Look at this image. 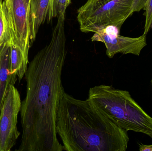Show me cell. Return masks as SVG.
Instances as JSON below:
<instances>
[{"mask_svg":"<svg viewBox=\"0 0 152 151\" xmlns=\"http://www.w3.org/2000/svg\"><path fill=\"white\" fill-rule=\"evenodd\" d=\"M8 41L16 43L28 54L31 46L29 9L24 0H2Z\"/></svg>","mask_w":152,"mask_h":151,"instance_id":"5b68a950","label":"cell"},{"mask_svg":"<svg viewBox=\"0 0 152 151\" xmlns=\"http://www.w3.org/2000/svg\"><path fill=\"white\" fill-rule=\"evenodd\" d=\"M139 145L140 151H152V145L140 144Z\"/></svg>","mask_w":152,"mask_h":151,"instance_id":"9a60e30c","label":"cell"},{"mask_svg":"<svg viewBox=\"0 0 152 151\" xmlns=\"http://www.w3.org/2000/svg\"><path fill=\"white\" fill-rule=\"evenodd\" d=\"M50 0H31L29 10L30 42L31 45L35 40L42 24L47 20Z\"/></svg>","mask_w":152,"mask_h":151,"instance_id":"9c48e42d","label":"cell"},{"mask_svg":"<svg viewBox=\"0 0 152 151\" xmlns=\"http://www.w3.org/2000/svg\"><path fill=\"white\" fill-rule=\"evenodd\" d=\"M0 1H2V0H0Z\"/></svg>","mask_w":152,"mask_h":151,"instance_id":"e0dca14e","label":"cell"},{"mask_svg":"<svg viewBox=\"0 0 152 151\" xmlns=\"http://www.w3.org/2000/svg\"><path fill=\"white\" fill-rule=\"evenodd\" d=\"M65 17L60 16L50 41L34 56L25 74L26 97L20 111L22 134L18 151H62L56 131L57 108L64 89L67 55Z\"/></svg>","mask_w":152,"mask_h":151,"instance_id":"6da1fadb","label":"cell"},{"mask_svg":"<svg viewBox=\"0 0 152 151\" xmlns=\"http://www.w3.org/2000/svg\"><path fill=\"white\" fill-rule=\"evenodd\" d=\"M21 102L18 89L9 86L0 113V151H10L20 135L17 127Z\"/></svg>","mask_w":152,"mask_h":151,"instance_id":"8992f818","label":"cell"},{"mask_svg":"<svg viewBox=\"0 0 152 151\" xmlns=\"http://www.w3.org/2000/svg\"><path fill=\"white\" fill-rule=\"evenodd\" d=\"M144 9L145 10V25L144 35H146L152 29V0H146Z\"/></svg>","mask_w":152,"mask_h":151,"instance_id":"4fadbf2b","label":"cell"},{"mask_svg":"<svg viewBox=\"0 0 152 151\" xmlns=\"http://www.w3.org/2000/svg\"><path fill=\"white\" fill-rule=\"evenodd\" d=\"M88 99L100 112L122 129L152 138V118L129 91L102 84L90 88Z\"/></svg>","mask_w":152,"mask_h":151,"instance_id":"3957f363","label":"cell"},{"mask_svg":"<svg viewBox=\"0 0 152 151\" xmlns=\"http://www.w3.org/2000/svg\"><path fill=\"white\" fill-rule=\"evenodd\" d=\"M28 54L25 52L16 43L10 44V71L20 81L26 72L28 67Z\"/></svg>","mask_w":152,"mask_h":151,"instance_id":"30bf717a","label":"cell"},{"mask_svg":"<svg viewBox=\"0 0 152 151\" xmlns=\"http://www.w3.org/2000/svg\"><path fill=\"white\" fill-rule=\"evenodd\" d=\"M24 1H25L26 3V5H27L28 7V9H29V7H30V3L31 0H24Z\"/></svg>","mask_w":152,"mask_h":151,"instance_id":"2e32d148","label":"cell"},{"mask_svg":"<svg viewBox=\"0 0 152 151\" xmlns=\"http://www.w3.org/2000/svg\"><path fill=\"white\" fill-rule=\"evenodd\" d=\"M91 40L103 43L106 47V55L110 58H112L118 53L139 56L147 45L145 35L132 38L110 34L106 30L94 33Z\"/></svg>","mask_w":152,"mask_h":151,"instance_id":"52a82bcc","label":"cell"},{"mask_svg":"<svg viewBox=\"0 0 152 151\" xmlns=\"http://www.w3.org/2000/svg\"><path fill=\"white\" fill-rule=\"evenodd\" d=\"M10 43L7 41L0 47V113L9 86L14 85L17 79L10 71Z\"/></svg>","mask_w":152,"mask_h":151,"instance_id":"ba28073f","label":"cell"},{"mask_svg":"<svg viewBox=\"0 0 152 151\" xmlns=\"http://www.w3.org/2000/svg\"><path fill=\"white\" fill-rule=\"evenodd\" d=\"M8 41L6 20L3 8L2 1H0V47Z\"/></svg>","mask_w":152,"mask_h":151,"instance_id":"7c38bea8","label":"cell"},{"mask_svg":"<svg viewBox=\"0 0 152 151\" xmlns=\"http://www.w3.org/2000/svg\"><path fill=\"white\" fill-rule=\"evenodd\" d=\"M146 0H133V4L131 8V14L134 12H139L144 9Z\"/></svg>","mask_w":152,"mask_h":151,"instance_id":"5bb4252c","label":"cell"},{"mask_svg":"<svg viewBox=\"0 0 152 151\" xmlns=\"http://www.w3.org/2000/svg\"><path fill=\"white\" fill-rule=\"evenodd\" d=\"M71 1V0H50L47 21L50 22L54 18L66 16V10Z\"/></svg>","mask_w":152,"mask_h":151,"instance_id":"8fae6325","label":"cell"},{"mask_svg":"<svg viewBox=\"0 0 152 151\" xmlns=\"http://www.w3.org/2000/svg\"><path fill=\"white\" fill-rule=\"evenodd\" d=\"M56 131L64 151H126L129 137L100 112L88 99L80 100L65 92L60 95Z\"/></svg>","mask_w":152,"mask_h":151,"instance_id":"7a4b0ae2","label":"cell"},{"mask_svg":"<svg viewBox=\"0 0 152 151\" xmlns=\"http://www.w3.org/2000/svg\"><path fill=\"white\" fill-rule=\"evenodd\" d=\"M133 2V0H87L77 11L80 31L96 33L110 27L120 30L132 15Z\"/></svg>","mask_w":152,"mask_h":151,"instance_id":"277c9868","label":"cell"}]
</instances>
